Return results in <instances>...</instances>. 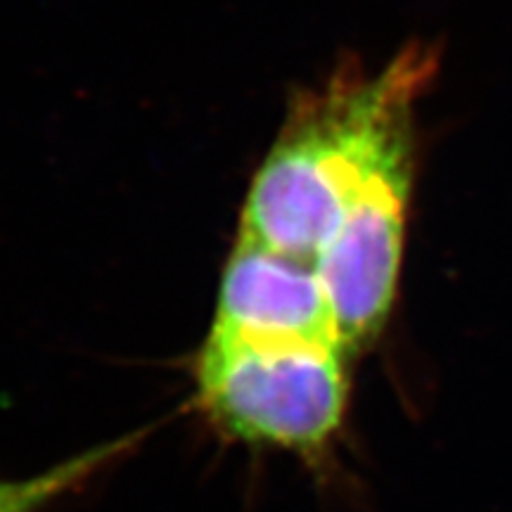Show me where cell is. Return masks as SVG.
Masks as SVG:
<instances>
[{
    "label": "cell",
    "mask_w": 512,
    "mask_h": 512,
    "mask_svg": "<svg viewBox=\"0 0 512 512\" xmlns=\"http://www.w3.org/2000/svg\"><path fill=\"white\" fill-rule=\"evenodd\" d=\"M131 437L107 441L102 446H93L79 456L53 465L46 472L24 479H0V512H43L57 498L67 496L76 486L91 479L100 467H105L112 458L124 453L131 446Z\"/></svg>",
    "instance_id": "5b68a950"
},
{
    "label": "cell",
    "mask_w": 512,
    "mask_h": 512,
    "mask_svg": "<svg viewBox=\"0 0 512 512\" xmlns=\"http://www.w3.org/2000/svg\"><path fill=\"white\" fill-rule=\"evenodd\" d=\"M413 176L415 155L384 166L313 261L349 356L375 342L394 309Z\"/></svg>",
    "instance_id": "3957f363"
},
{
    "label": "cell",
    "mask_w": 512,
    "mask_h": 512,
    "mask_svg": "<svg viewBox=\"0 0 512 512\" xmlns=\"http://www.w3.org/2000/svg\"><path fill=\"white\" fill-rule=\"evenodd\" d=\"M211 332L342 347L316 266L240 238L223 268Z\"/></svg>",
    "instance_id": "277c9868"
},
{
    "label": "cell",
    "mask_w": 512,
    "mask_h": 512,
    "mask_svg": "<svg viewBox=\"0 0 512 512\" xmlns=\"http://www.w3.org/2000/svg\"><path fill=\"white\" fill-rule=\"evenodd\" d=\"M349 358L332 342L209 330L195 366L197 396L230 437L311 456L344 422Z\"/></svg>",
    "instance_id": "7a4b0ae2"
},
{
    "label": "cell",
    "mask_w": 512,
    "mask_h": 512,
    "mask_svg": "<svg viewBox=\"0 0 512 512\" xmlns=\"http://www.w3.org/2000/svg\"><path fill=\"white\" fill-rule=\"evenodd\" d=\"M437 62L432 46L408 43L380 72L339 62L294 95L247 190L238 238L313 264L373 176L415 155V105Z\"/></svg>",
    "instance_id": "6da1fadb"
}]
</instances>
